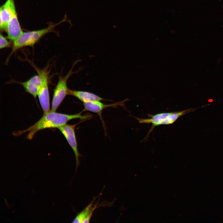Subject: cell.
I'll list each match as a JSON object with an SVG mask.
<instances>
[{"mask_svg":"<svg viewBox=\"0 0 223 223\" xmlns=\"http://www.w3.org/2000/svg\"><path fill=\"white\" fill-rule=\"evenodd\" d=\"M83 112L74 114L69 115L50 110L44 112L41 118L31 126L25 130L15 132L13 133V134L15 136H19L28 133L26 138L31 140L35 134L40 130L51 128L58 129L67 124L71 120L79 119L82 121H85L92 117V115L89 114L82 115Z\"/></svg>","mask_w":223,"mask_h":223,"instance_id":"6da1fadb","label":"cell"},{"mask_svg":"<svg viewBox=\"0 0 223 223\" xmlns=\"http://www.w3.org/2000/svg\"><path fill=\"white\" fill-rule=\"evenodd\" d=\"M64 20L63 19L58 23L50 24L47 27L41 29L24 32L23 31L19 36L13 42L11 50L6 59V63H7L13 54L19 49L28 46L33 47L45 35L50 33L55 32V27Z\"/></svg>","mask_w":223,"mask_h":223,"instance_id":"7a4b0ae2","label":"cell"},{"mask_svg":"<svg viewBox=\"0 0 223 223\" xmlns=\"http://www.w3.org/2000/svg\"><path fill=\"white\" fill-rule=\"evenodd\" d=\"M196 109L190 108L181 111L161 112L154 115L148 114L149 118H142L133 116L140 124H151L152 126L147 135L154 128L160 125H169L174 123L180 117L187 113L195 111Z\"/></svg>","mask_w":223,"mask_h":223,"instance_id":"3957f363","label":"cell"},{"mask_svg":"<svg viewBox=\"0 0 223 223\" xmlns=\"http://www.w3.org/2000/svg\"><path fill=\"white\" fill-rule=\"evenodd\" d=\"M40 76L41 80V85L37 96L41 107L44 112L50 110V95L49 90V77L50 70L48 64L43 69L37 67L31 61L28 60Z\"/></svg>","mask_w":223,"mask_h":223,"instance_id":"277c9868","label":"cell"},{"mask_svg":"<svg viewBox=\"0 0 223 223\" xmlns=\"http://www.w3.org/2000/svg\"><path fill=\"white\" fill-rule=\"evenodd\" d=\"M79 61L77 60L74 62L71 68L65 76H59L58 82L53 91L51 110L56 112L66 96L68 95L69 89L67 86V82L72 75L77 73L79 70L73 71L75 66Z\"/></svg>","mask_w":223,"mask_h":223,"instance_id":"5b68a950","label":"cell"},{"mask_svg":"<svg viewBox=\"0 0 223 223\" xmlns=\"http://www.w3.org/2000/svg\"><path fill=\"white\" fill-rule=\"evenodd\" d=\"M78 124H65L58 128L63 135L75 154L76 161V171L80 165V158L81 155L79 152L75 133V127Z\"/></svg>","mask_w":223,"mask_h":223,"instance_id":"8992f818","label":"cell"},{"mask_svg":"<svg viewBox=\"0 0 223 223\" xmlns=\"http://www.w3.org/2000/svg\"><path fill=\"white\" fill-rule=\"evenodd\" d=\"M5 31L7 34V37L12 42L15 41L23 32L19 23L15 8L13 10Z\"/></svg>","mask_w":223,"mask_h":223,"instance_id":"52a82bcc","label":"cell"},{"mask_svg":"<svg viewBox=\"0 0 223 223\" xmlns=\"http://www.w3.org/2000/svg\"><path fill=\"white\" fill-rule=\"evenodd\" d=\"M15 8L14 0H7L0 8V28L1 31H5L13 11Z\"/></svg>","mask_w":223,"mask_h":223,"instance_id":"ba28073f","label":"cell"},{"mask_svg":"<svg viewBox=\"0 0 223 223\" xmlns=\"http://www.w3.org/2000/svg\"><path fill=\"white\" fill-rule=\"evenodd\" d=\"M15 82L21 85L25 91L35 98L37 96L41 85V80L38 74L34 75L26 81Z\"/></svg>","mask_w":223,"mask_h":223,"instance_id":"9c48e42d","label":"cell"},{"mask_svg":"<svg viewBox=\"0 0 223 223\" xmlns=\"http://www.w3.org/2000/svg\"><path fill=\"white\" fill-rule=\"evenodd\" d=\"M126 100H125V101ZM125 100L111 104H106L100 101H93L84 103V109L83 111H87L98 114L101 119V114L105 109L109 107H115L117 106H122Z\"/></svg>","mask_w":223,"mask_h":223,"instance_id":"30bf717a","label":"cell"},{"mask_svg":"<svg viewBox=\"0 0 223 223\" xmlns=\"http://www.w3.org/2000/svg\"><path fill=\"white\" fill-rule=\"evenodd\" d=\"M96 198H94L89 205L81 211L78 213L72 222L80 223L89 222L94 210L98 207V202L93 206V203Z\"/></svg>","mask_w":223,"mask_h":223,"instance_id":"8fae6325","label":"cell"},{"mask_svg":"<svg viewBox=\"0 0 223 223\" xmlns=\"http://www.w3.org/2000/svg\"><path fill=\"white\" fill-rule=\"evenodd\" d=\"M68 95L73 96L83 103L95 101L107 100L98 95L90 92L69 89Z\"/></svg>","mask_w":223,"mask_h":223,"instance_id":"7c38bea8","label":"cell"},{"mask_svg":"<svg viewBox=\"0 0 223 223\" xmlns=\"http://www.w3.org/2000/svg\"><path fill=\"white\" fill-rule=\"evenodd\" d=\"M1 33L0 34V48L1 49L7 48L11 45V43L8 39Z\"/></svg>","mask_w":223,"mask_h":223,"instance_id":"4fadbf2b","label":"cell"}]
</instances>
